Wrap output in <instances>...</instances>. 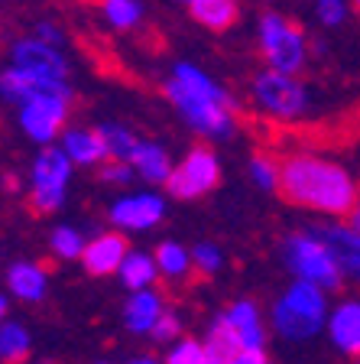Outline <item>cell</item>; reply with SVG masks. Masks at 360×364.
<instances>
[{
  "label": "cell",
  "mask_w": 360,
  "mask_h": 364,
  "mask_svg": "<svg viewBox=\"0 0 360 364\" xmlns=\"http://www.w3.org/2000/svg\"><path fill=\"white\" fill-rule=\"evenodd\" d=\"M163 95L192 134L204 140H231L237 134V95L195 62H175Z\"/></svg>",
  "instance_id": "6da1fadb"
},
{
  "label": "cell",
  "mask_w": 360,
  "mask_h": 364,
  "mask_svg": "<svg viewBox=\"0 0 360 364\" xmlns=\"http://www.w3.org/2000/svg\"><path fill=\"white\" fill-rule=\"evenodd\" d=\"M279 192L289 205L324 218H347L360 202V186L354 173L338 159L318 156V153H289L283 159V179Z\"/></svg>",
  "instance_id": "7a4b0ae2"
},
{
  "label": "cell",
  "mask_w": 360,
  "mask_h": 364,
  "mask_svg": "<svg viewBox=\"0 0 360 364\" xmlns=\"http://www.w3.org/2000/svg\"><path fill=\"white\" fill-rule=\"evenodd\" d=\"M328 316H331L328 293L312 287V283L293 280L276 296V303H273L270 328L283 341L302 345V341L318 338V335L328 328Z\"/></svg>",
  "instance_id": "3957f363"
},
{
  "label": "cell",
  "mask_w": 360,
  "mask_h": 364,
  "mask_svg": "<svg viewBox=\"0 0 360 364\" xmlns=\"http://www.w3.org/2000/svg\"><path fill=\"white\" fill-rule=\"evenodd\" d=\"M256 43H260V53L266 59V68L279 72V75H295L308 65V36L293 16L276 14V10H266L260 14L256 23Z\"/></svg>",
  "instance_id": "277c9868"
},
{
  "label": "cell",
  "mask_w": 360,
  "mask_h": 364,
  "mask_svg": "<svg viewBox=\"0 0 360 364\" xmlns=\"http://www.w3.org/2000/svg\"><path fill=\"white\" fill-rule=\"evenodd\" d=\"M279 260L295 280L312 283V287L324 289V293H338L341 283H344V273L334 264L331 250L324 247L318 237H312L302 228V231H289V235L279 241Z\"/></svg>",
  "instance_id": "5b68a950"
},
{
  "label": "cell",
  "mask_w": 360,
  "mask_h": 364,
  "mask_svg": "<svg viewBox=\"0 0 360 364\" xmlns=\"http://www.w3.org/2000/svg\"><path fill=\"white\" fill-rule=\"evenodd\" d=\"M247 95L256 111L279 124L302 121L312 111V95H308L305 82L295 75H279L273 68H263V72H256L250 78Z\"/></svg>",
  "instance_id": "8992f818"
},
{
  "label": "cell",
  "mask_w": 360,
  "mask_h": 364,
  "mask_svg": "<svg viewBox=\"0 0 360 364\" xmlns=\"http://www.w3.org/2000/svg\"><path fill=\"white\" fill-rule=\"evenodd\" d=\"M72 159L62 153V146H45L36 153L30 166V208L36 215L59 212L65 205L68 182H72Z\"/></svg>",
  "instance_id": "52a82bcc"
},
{
  "label": "cell",
  "mask_w": 360,
  "mask_h": 364,
  "mask_svg": "<svg viewBox=\"0 0 360 364\" xmlns=\"http://www.w3.org/2000/svg\"><path fill=\"white\" fill-rule=\"evenodd\" d=\"M218 182H221L218 153L208 150L204 144H198L175 163L173 176L165 182V196L175 198V202H195V198L218 189Z\"/></svg>",
  "instance_id": "ba28073f"
},
{
  "label": "cell",
  "mask_w": 360,
  "mask_h": 364,
  "mask_svg": "<svg viewBox=\"0 0 360 364\" xmlns=\"http://www.w3.org/2000/svg\"><path fill=\"white\" fill-rule=\"evenodd\" d=\"M165 212H169V198L156 189H143V192H124L111 202L107 218H111L114 231L120 235H140L150 228L163 225Z\"/></svg>",
  "instance_id": "9c48e42d"
},
{
  "label": "cell",
  "mask_w": 360,
  "mask_h": 364,
  "mask_svg": "<svg viewBox=\"0 0 360 364\" xmlns=\"http://www.w3.org/2000/svg\"><path fill=\"white\" fill-rule=\"evenodd\" d=\"M68 114H72V95H53V98H39L20 107V127L39 146H55L68 127Z\"/></svg>",
  "instance_id": "30bf717a"
},
{
  "label": "cell",
  "mask_w": 360,
  "mask_h": 364,
  "mask_svg": "<svg viewBox=\"0 0 360 364\" xmlns=\"http://www.w3.org/2000/svg\"><path fill=\"white\" fill-rule=\"evenodd\" d=\"M10 65L20 68V72H30L36 78H49V82H68V72H72L68 55L36 36L16 39L10 46Z\"/></svg>",
  "instance_id": "8fae6325"
},
{
  "label": "cell",
  "mask_w": 360,
  "mask_h": 364,
  "mask_svg": "<svg viewBox=\"0 0 360 364\" xmlns=\"http://www.w3.org/2000/svg\"><path fill=\"white\" fill-rule=\"evenodd\" d=\"M305 231L331 250V257L341 267L344 280L360 283V235L357 231H351L341 221H312V225H305Z\"/></svg>",
  "instance_id": "7c38bea8"
},
{
  "label": "cell",
  "mask_w": 360,
  "mask_h": 364,
  "mask_svg": "<svg viewBox=\"0 0 360 364\" xmlns=\"http://www.w3.org/2000/svg\"><path fill=\"white\" fill-rule=\"evenodd\" d=\"M53 95H75L72 82H49V78H36L30 72H20V68H4L0 72V98L10 101V105H30L39 98H53Z\"/></svg>",
  "instance_id": "4fadbf2b"
},
{
  "label": "cell",
  "mask_w": 360,
  "mask_h": 364,
  "mask_svg": "<svg viewBox=\"0 0 360 364\" xmlns=\"http://www.w3.org/2000/svg\"><path fill=\"white\" fill-rule=\"evenodd\" d=\"M130 250L133 247L127 244V235H120V231H101V235H94L88 241V247H84L82 267L88 277L104 280V277H114V273L120 270V264L127 260Z\"/></svg>",
  "instance_id": "5bb4252c"
},
{
  "label": "cell",
  "mask_w": 360,
  "mask_h": 364,
  "mask_svg": "<svg viewBox=\"0 0 360 364\" xmlns=\"http://www.w3.org/2000/svg\"><path fill=\"white\" fill-rule=\"evenodd\" d=\"M324 335L334 351L360 361V296H344L331 306Z\"/></svg>",
  "instance_id": "9a60e30c"
},
{
  "label": "cell",
  "mask_w": 360,
  "mask_h": 364,
  "mask_svg": "<svg viewBox=\"0 0 360 364\" xmlns=\"http://www.w3.org/2000/svg\"><path fill=\"white\" fill-rule=\"evenodd\" d=\"M224 318L237 338L240 351H266V322L253 299H234L224 309Z\"/></svg>",
  "instance_id": "2e32d148"
},
{
  "label": "cell",
  "mask_w": 360,
  "mask_h": 364,
  "mask_svg": "<svg viewBox=\"0 0 360 364\" xmlns=\"http://www.w3.org/2000/svg\"><path fill=\"white\" fill-rule=\"evenodd\" d=\"M169 309L165 306V293L163 289H140V293H130L127 303H124V312H120V322L130 335H153L156 322L163 318V312Z\"/></svg>",
  "instance_id": "e0dca14e"
},
{
  "label": "cell",
  "mask_w": 360,
  "mask_h": 364,
  "mask_svg": "<svg viewBox=\"0 0 360 364\" xmlns=\"http://www.w3.org/2000/svg\"><path fill=\"white\" fill-rule=\"evenodd\" d=\"M59 146L72 166H104L107 163V150L104 140H101L98 127H78V124H68L65 134L59 136Z\"/></svg>",
  "instance_id": "ac0fdd59"
},
{
  "label": "cell",
  "mask_w": 360,
  "mask_h": 364,
  "mask_svg": "<svg viewBox=\"0 0 360 364\" xmlns=\"http://www.w3.org/2000/svg\"><path fill=\"white\" fill-rule=\"evenodd\" d=\"M7 289L20 303H43L49 293V270L36 260H16L7 270Z\"/></svg>",
  "instance_id": "d6986e66"
},
{
  "label": "cell",
  "mask_w": 360,
  "mask_h": 364,
  "mask_svg": "<svg viewBox=\"0 0 360 364\" xmlns=\"http://www.w3.org/2000/svg\"><path fill=\"white\" fill-rule=\"evenodd\" d=\"M130 166H133L136 179L150 182V186H165L169 176H173V169H175V163L159 140H140L136 153L130 156Z\"/></svg>",
  "instance_id": "ffe728a7"
},
{
  "label": "cell",
  "mask_w": 360,
  "mask_h": 364,
  "mask_svg": "<svg viewBox=\"0 0 360 364\" xmlns=\"http://www.w3.org/2000/svg\"><path fill=\"white\" fill-rule=\"evenodd\" d=\"M185 14L211 33H224L240 20V4L234 0H188Z\"/></svg>",
  "instance_id": "44dd1931"
},
{
  "label": "cell",
  "mask_w": 360,
  "mask_h": 364,
  "mask_svg": "<svg viewBox=\"0 0 360 364\" xmlns=\"http://www.w3.org/2000/svg\"><path fill=\"white\" fill-rule=\"evenodd\" d=\"M117 280L120 287L127 289V293H140V289H153L159 280V267H156V257H153L150 250H130L127 260L120 264L117 270Z\"/></svg>",
  "instance_id": "7402d4cb"
},
{
  "label": "cell",
  "mask_w": 360,
  "mask_h": 364,
  "mask_svg": "<svg viewBox=\"0 0 360 364\" xmlns=\"http://www.w3.org/2000/svg\"><path fill=\"white\" fill-rule=\"evenodd\" d=\"M204 355H208V364H231L234 358L240 355V345L234 338L231 326H227L224 312H214L208 322V332H204Z\"/></svg>",
  "instance_id": "603a6c76"
},
{
  "label": "cell",
  "mask_w": 360,
  "mask_h": 364,
  "mask_svg": "<svg viewBox=\"0 0 360 364\" xmlns=\"http://www.w3.org/2000/svg\"><path fill=\"white\" fill-rule=\"evenodd\" d=\"M153 257H156V267H159V277L165 283H185L192 277V250L179 241H159L156 250H153Z\"/></svg>",
  "instance_id": "cb8c5ba5"
},
{
  "label": "cell",
  "mask_w": 360,
  "mask_h": 364,
  "mask_svg": "<svg viewBox=\"0 0 360 364\" xmlns=\"http://www.w3.org/2000/svg\"><path fill=\"white\" fill-rule=\"evenodd\" d=\"M98 134H101V140H104L107 159H117V163H130V156H133L136 146H140V136L120 121L98 124Z\"/></svg>",
  "instance_id": "d4e9b609"
},
{
  "label": "cell",
  "mask_w": 360,
  "mask_h": 364,
  "mask_svg": "<svg viewBox=\"0 0 360 364\" xmlns=\"http://www.w3.org/2000/svg\"><path fill=\"white\" fill-rule=\"evenodd\" d=\"M33 351V338H30V328L23 322H4L0 326V361L4 364H23L30 358Z\"/></svg>",
  "instance_id": "484cf974"
},
{
  "label": "cell",
  "mask_w": 360,
  "mask_h": 364,
  "mask_svg": "<svg viewBox=\"0 0 360 364\" xmlns=\"http://www.w3.org/2000/svg\"><path fill=\"white\" fill-rule=\"evenodd\" d=\"M101 16L114 30H136L146 16V7L140 0H104L101 4Z\"/></svg>",
  "instance_id": "4316f807"
},
{
  "label": "cell",
  "mask_w": 360,
  "mask_h": 364,
  "mask_svg": "<svg viewBox=\"0 0 360 364\" xmlns=\"http://www.w3.org/2000/svg\"><path fill=\"white\" fill-rule=\"evenodd\" d=\"M247 176L256 189L263 192H279V179H283V159L273 153H253L247 163Z\"/></svg>",
  "instance_id": "83f0119b"
},
{
  "label": "cell",
  "mask_w": 360,
  "mask_h": 364,
  "mask_svg": "<svg viewBox=\"0 0 360 364\" xmlns=\"http://www.w3.org/2000/svg\"><path fill=\"white\" fill-rule=\"evenodd\" d=\"M49 247H53V254L59 260H82L88 241H84V235L75 225H55L53 235H49Z\"/></svg>",
  "instance_id": "f1b7e54d"
},
{
  "label": "cell",
  "mask_w": 360,
  "mask_h": 364,
  "mask_svg": "<svg viewBox=\"0 0 360 364\" xmlns=\"http://www.w3.org/2000/svg\"><path fill=\"white\" fill-rule=\"evenodd\" d=\"M192 267H195V273H202V277H214V273L224 270V250L214 241H198L195 247H192Z\"/></svg>",
  "instance_id": "f546056e"
},
{
  "label": "cell",
  "mask_w": 360,
  "mask_h": 364,
  "mask_svg": "<svg viewBox=\"0 0 360 364\" xmlns=\"http://www.w3.org/2000/svg\"><path fill=\"white\" fill-rule=\"evenodd\" d=\"M163 364H208V355L198 338H179L175 345H169Z\"/></svg>",
  "instance_id": "4dcf8cb0"
},
{
  "label": "cell",
  "mask_w": 360,
  "mask_h": 364,
  "mask_svg": "<svg viewBox=\"0 0 360 364\" xmlns=\"http://www.w3.org/2000/svg\"><path fill=\"white\" fill-rule=\"evenodd\" d=\"M315 20L322 23V26H328V30H334V26H344L347 14H351V4H344V0H318L315 7Z\"/></svg>",
  "instance_id": "1f68e13d"
},
{
  "label": "cell",
  "mask_w": 360,
  "mask_h": 364,
  "mask_svg": "<svg viewBox=\"0 0 360 364\" xmlns=\"http://www.w3.org/2000/svg\"><path fill=\"white\" fill-rule=\"evenodd\" d=\"M182 328H185V322H182V316L175 309H165L163 318L156 322V328H153L150 338L159 341V345H175V341L182 338Z\"/></svg>",
  "instance_id": "d6a6232c"
},
{
  "label": "cell",
  "mask_w": 360,
  "mask_h": 364,
  "mask_svg": "<svg viewBox=\"0 0 360 364\" xmlns=\"http://www.w3.org/2000/svg\"><path fill=\"white\" fill-rule=\"evenodd\" d=\"M101 179L111 182V186H130V179H136L133 166L130 163H117V159H107L101 166Z\"/></svg>",
  "instance_id": "836d02e7"
},
{
  "label": "cell",
  "mask_w": 360,
  "mask_h": 364,
  "mask_svg": "<svg viewBox=\"0 0 360 364\" xmlns=\"http://www.w3.org/2000/svg\"><path fill=\"white\" fill-rule=\"evenodd\" d=\"M33 36L43 39V43H49V46H55V49H62V46H65V30H62L55 20H39L36 30H33Z\"/></svg>",
  "instance_id": "e575fe53"
},
{
  "label": "cell",
  "mask_w": 360,
  "mask_h": 364,
  "mask_svg": "<svg viewBox=\"0 0 360 364\" xmlns=\"http://www.w3.org/2000/svg\"><path fill=\"white\" fill-rule=\"evenodd\" d=\"M231 364H273L266 351H240Z\"/></svg>",
  "instance_id": "d590c367"
},
{
  "label": "cell",
  "mask_w": 360,
  "mask_h": 364,
  "mask_svg": "<svg viewBox=\"0 0 360 364\" xmlns=\"http://www.w3.org/2000/svg\"><path fill=\"white\" fill-rule=\"evenodd\" d=\"M344 225L351 228V231H357V235H360V202H357V208H354V212L347 215V221H344Z\"/></svg>",
  "instance_id": "8d00e7d4"
},
{
  "label": "cell",
  "mask_w": 360,
  "mask_h": 364,
  "mask_svg": "<svg viewBox=\"0 0 360 364\" xmlns=\"http://www.w3.org/2000/svg\"><path fill=\"white\" fill-rule=\"evenodd\" d=\"M127 364H163V361H159V358H153V355H133Z\"/></svg>",
  "instance_id": "74e56055"
},
{
  "label": "cell",
  "mask_w": 360,
  "mask_h": 364,
  "mask_svg": "<svg viewBox=\"0 0 360 364\" xmlns=\"http://www.w3.org/2000/svg\"><path fill=\"white\" fill-rule=\"evenodd\" d=\"M4 322H7V296L0 293V326H4Z\"/></svg>",
  "instance_id": "f35d334b"
},
{
  "label": "cell",
  "mask_w": 360,
  "mask_h": 364,
  "mask_svg": "<svg viewBox=\"0 0 360 364\" xmlns=\"http://www.w3.org/2000/svg\"><path fill=\"white\" fill-rule=\"evenodd\" d=\"M354 10H357V14H360V0H357V4H354Z\"/></svg>",
  "instance_id": "ab89813d"
},
{
  "label": "cell",
  "mask_w": 360,
  "mask_h": 364,
  "mask_svg": "<svg viewBox=\"0 0 360 364\" xmlns=\"http://www.w3.org/2000/svg\"><path fill=\"white\" fill-rule=\"evenodd\" d=\"M98 364H107V361H98Z\"/></svg>",
  "instance_id": "60d3db41"
},
{
  "label": "cell",
  "mask_w": 360,
  "mask_h": 364,
  "mask_svg": "<svg viewBox=\"0 0 360 364\" xmlns=\"http://www.w3.org/2000/svg\"><path fill=\"white\" fill-rule=\"evenodd\" d=\"M357 364H360V361H357Z\"/></svg>",
  "instance_id": "b9f144b4"
}]
</instances>
